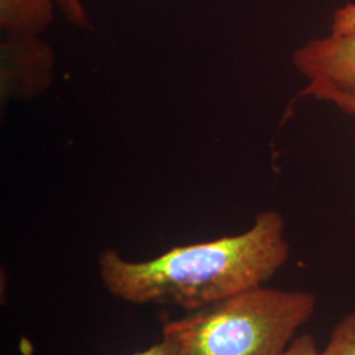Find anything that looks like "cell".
<instances>
[{"instance_id":"1","label":"cell","mask_w":355,"mask_h":355,"mask_svg":"<svg viewBox=\"0 0 355 355\" xmlns=\"http://www.w3.org/2000/svg\"><path fill=\"white\" fill-rule=\"evenodd\" d=\"M288 257L284 218L270 209L255 216L241 234L175 246L152 259L130 261L105 249L98 270L104 288L117 300L192 312L262 287Z\"/></svg>"},{"instance_id":"2","label":"cell","mask_w":355,"mask_h":355,"mask_svg":"<svg viewBox=\"0 0 355 355\" xmlns=\"http://www.w3.org/2000/svg\"><path fill=\"white\" fill-rule=\"evenodd\" d=\"M303 290L258 287L166 321L175 355H280L316 311Z\"/></svg>"},{"instance_id":"3","label":"cell","mask_w":355,"mask_h":355,"mask_svg":"<svg viewBox=\"0 0 355 355\" xmlns=\"http://www.w3.org/2000/svg\"><path fill=\"white\" fill-rule=\"evenodd\" d=\"M292 62L306 79L299 96L329 102L355 114V1L338 7L329 32L295 49Z\"/></svg>"},{"instance_id":"4","label":"cell","mask_w":355,"mask_h":355,"mask_svg":"<svg viewBox=\"0 0 355 355\" xmlns=\"http://www.w3.org/2000/svg\"><path fill=\"white\" fill-rule=\"evenodd\" d=\"M55 55L40 36L6 35L0 44V99L32 101L46 92L53 82Z\"/></svg>"},{"instance_id":"5","label":"cell","mask_w":355,"mask_h":355,"mask_svg":"<svg viewBox=\"0 0 355 355\" xmlns=\"http://www.w3.org/2000/svg\"><path fill=\"white\" fill-rule=\"evenodd\" d=\"M55 0H0V28L10 36L33 37L54 19Z\"/></svg>"},{"instance_id":"6","label":"cell","mask_w":355,"mask_h":355,"mask_svg":"<svg viewBox=\"0 0 355 355\" xmlns=\"http://www.w3.org/2000/svg\"><path fill=\"white\" fill-rule=\"evenodd\" d=\"M320 355H355V309L337 322Z\"/></svg>"},{"instance_id":"7","label":"cell","mask_w":355,"mask_h":355,"mask_svg":"<svg viewBox=\"0 0 355 355\" xmlns=\"http://www.w3.org/2000/svg\"><path fill=\"white\" fill-rule=\"evenodd\" d=\"M55 4L60 7L70 24L80 29L92 28L82 0H55Z\"/></svg>"},{"instance_id":"8","label":"cell","mask_w":355,"mask_h":355,"mask_svg":"<svg viewBox=\"0 0 355 355\" xmlns=\"http://www.w3.org/2000/svg\"><path fill=\"white\" fill-rule=\"evenodd\" d=\"M320 353L315 336L304 333L296 336L290 346L280 355H320Z\"/></svg>"},{"instance_id":"9","label":"cell","mask_w":355,"mask_h":355,"mask_svg":"<svg viewBox=\"0 0 355 355\" xmlns=\"http://www.w3.org/2000/svg\"><path fill=\"white\" fill-rule=\"evenodd\" d=\"M130 355H175V352H174L171 343L165 338H162L159 343H154L148 349Z\"/></svg>"}]
</instances>
